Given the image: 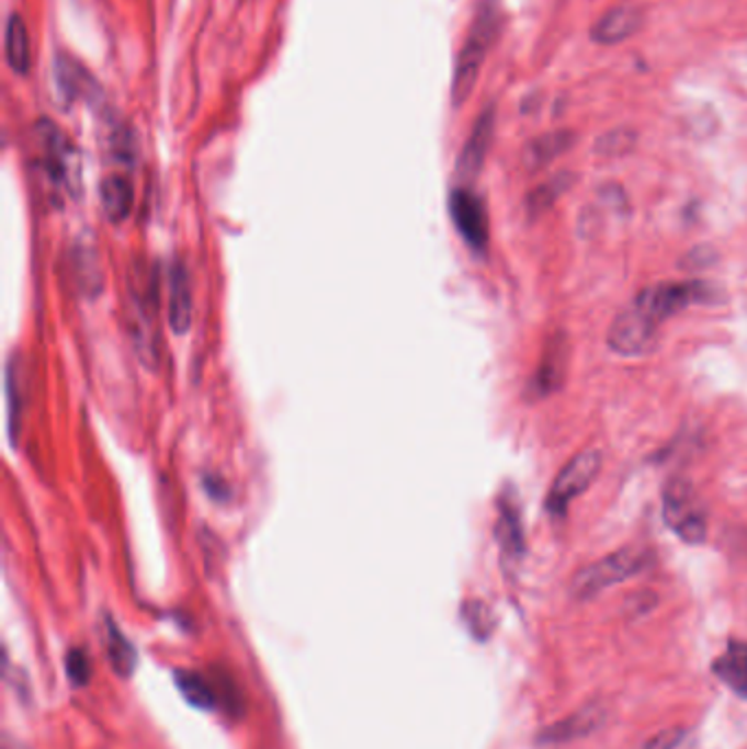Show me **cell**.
<instances>
[{
	"instance_id": "obj_1",
	"label": "cell",
	"mask_w": 747,
	"mask_h": 749,
	"mask_svg": "<svg viewBox=\"0 0 747 749\" xmlns=\"http://www.w3.org/2000/svg\"><path fill=\"white\" fill-rule=\"evenodd\" d=\"M711 296L713 285L704 281H667L649 285L614 318L608 331V344L623 358L643 355L652 349L665 320Z\"/></svg>"
},
{
	"instance_id": "obj_2",
	"label": "cell",
	"mask_w": 747,
	"mask_h": 749,
	"mask_svg": "<svg viewBox=\"0 0 747 749\" xmlns=\"http://www.w3.org/2000/svg\"><path fill=\"white\" fill-rule=\"evenodd\" d=\"M502 31V9L496 0H480L472 20V26L467 31V37L461 46L456 70L452 79V103L459 107L463 105L480 77V68L494 48L496 39Z\"/></svg>"
},
{
	"instance_id": "obj_3",
	"label": "cell",
	"mask_w": 747,
	"mask_h": 749,
	"mask_svg": "<svg viewBox=\"0 0 747 749\" xmlns=\"http://www.w3.org/2000/svg\"><path fill=\"white\" fill-rule=\"evenodd\" d=\"M654 561L656 557L649 548H641V546L621 548L603 557L601 561L590 564L584 570H579L570 583V594L579 601L595 599L603 590L645 572L647 568L654 566Z\"/></svg>"
},
{
	"instance_id": "obj_4",
	"label": "cell",
	"mask_w": 747,
	"mask_h": 749,
	"mask_svg": "<svg viewBox=\"0 0 747 749\" xmlns=\"http://www.w3.org/2000/svg\"><path fill=\"white\" fill-rule=\"evenodd\" d=\"M663 515L667 526L691 546H700L709 535V511L698 489L684 478H671L663 491Z\"/></svg>"
},
{
	"instance_id": "obj_5",
	"label": "cell",
	"mask_w": 747,
	"mask_h": 749,
	"mask_svg": "<svg viewBox=\"0 0 747 749\" xmlns=\"http://www.w3.org/2000/svg\"><path fill=\"white\" fill-rule=\"evenodd\" d=\"M603 456L599 450H584L568 461V465L555 478L546 496V513L553 520H564L573 500L579 498L601 474Z\"/></svg>"
},
{
	"instance_id": "obj_6",
	"label": "cell",
	"mask_w": 747,
	"mask_h": 749,
	"mask_svg": "<svg viewBox=\"0 0 747 749\" xmlns=\"http://www.w3.org/2000/svg\"><path fill=\"white\" fill-rule=\"evenodd\" d=\"M35 136L42 151V164L50 184L72 193L79 186V158L72 143L48 118L37 121Z\"/></svg>"
},
{
	"instance_id": "obj_7",
	"label": "cell",
	"mask_w": 747,
	"mask_h": 749,
	"mask_svg": "<svg viewBox=\"0 0 747 749\" xmlns=\"http://www.w3.org/2000/svg\"><path fill=\"white\" fill-rule=\"evenodd\" d=\"M450 215L465 243L476 252H485L489 243V217L485 202L469 189H454L450 195Z\"/></svg>"
},
{
	"instance_id": "obj_8",
	"label": "cell",
	"mask_w": 747,
	"mask_h": 749,
	"mask_svg": "<svg viewBox=\"0 0 747 749\" xmlns=\"http://www.w3.org/2000/svg\"><path fill=\"white\" fill-rule=\"evenodd\" d=\"M568 358H570L568 336L564 331L553 333L548 338V342H546L544 358H542L537 371L533 373V377H531V382L527 386V395H529L531 401L546 399V397L555 395L562 388V384L566 382Z\"/></svg>"
},
{
	"instance_id": "obj_9",
	"label": "cell",
	"mask_w": 747,
	"mask_h": 749,
	"mask_svg": "<svg viewBox=\"0 0 747 749\" xmlns=\"http://www.w3.org/2000/svg\"><path fill=\"white\" fill-rule=\"evenodd\" d=\"M496 540L502 551L505 561L518 564L527 553L522 518L511 489H507L498 500V522H496Z\"/></svg>"
},
{
	"instance_id": "obj_10",
	"label": "cell",
	"mask_w": 747,
	"mask_h": 749,
	"mask_svg": "<svg viewBox=\"0 0 747 749\" xmlns=\"http://www.w3.org/2000/svg\"><path fill=\"white\" fill-rule=\"evenodd\" d=\"M605 724V708L601 704H588L581 711L573 713L570 717L548 726L542 735H540V744L542 746H559V744H568V741H577L584 737H590L592 733H597L601 726Z\"/></svg>"
},
{
	"instance_id": "obj_11",
	"label": "cell",
	"mask_w": 747,
	"mask_h": 749,
	"mask_svg": "<svg viewBox=\"0 0 747 749\" xmlns=\"http://www.w3.org/2000/svg\"><path fill=\"white\" fill-rule=\"evenodd\" d=\"M494 127H496V110L489 105L487 110L480 112V116L476 118V125L459 156V175L465 178V180H474L483 164H485V158L489 154V147H491V140H494Z\"/></svg>"
},
{
	"instance_id": "obj_12",
	"label": "cell",
	"mask_w": 747,
	"mask_h": 749,
	"mask_svg": "<svg viewBox=\"0 0 747 749\" xmlns=\"http://www.w3.org/2000/svg\"><path fill=\"white\" fill-rule=\"evenodd\" d=\"M643 26V11L632 4H619L608 9L592 26V39L605 46L621 44L636 35Z\"/></svg>"
},
{
	"instance_id": "obj_13",
	"label": "cell",
	"mask_w": 747,
	"mask_h": 749,
	"mask_svg": "<svg viewBox=\"0 0 747 749\" xmlns=\"http://www.w3.org/2000/svg\"><path fill=\"white\" fill-rule=\"evenodd\" d=\"M193 322L191 276L182 261L173 263L169 274V325L173 333L184 336Z\"/></svg>"
},
{
	"instance_id": "obj_14",
	"label": "cell",
	"mask_w": 747,
	"mask_h": 749,
	"mask_svg": "<svg viewBox=\"0 0 747 749\" xmlns=\"http://www.w3.org/2000/svg\"><path fill=\"white\" fill-rule=\"evenodd\" d=\"M53 81H55V99L61 105H72L81 97H90L97 90L92 77L79 66L75 59L66 55H57L53 66Z\"/></svg>"
},
{
	"instance_id": "obj_15",
	"label": "cell",
	"mask_w": 747,
	"mask_h": 749,
	"mask_svg": "<svg viewBox=\"0 0 747 749\" xmlns=\"http://www.w3.org/2000/svg\"><path fill=\"white\" fill-rule=\"evenodd\" d=\"M577 143V134L573 129H553L527 143L522 151V164L527 171H540L562 154H566Z\"/></svg>"
},
{
	"instance_id": "obj_16",
	"label": "cell",
	"mask_w": 747,
	"mask_h": 749,
	"mask_svg": "<svg viewBox=\"0 0 747 749\" xmlns=\"http://www.w3.org/2000/svg\"><path fill=\"white\" fill-rule=\"evenodd\" d=\"M713 673L742 700H747V643L731 640L726 651L713 662Z\"/></svg>"
},
{
	"instance_id": "obj_17",
	"label": "cell",
	"mask_w": 747,
	"mask_h": 749,
	"mask_svg": "<svg viewBox=\"0 0 747 749\" xmlns=\"http://www.w3.org/2000/svg\"><path fill=\"white\" fill-rule=\"evenodd\" d=\"M99 202H101V211L105 213V217L112 224L125 222L132 213V206H134L132 182L121 173H112V175L103 178V182L99 186Z\"/></svg>"
},
{
	"instance_id": "obj_18",
	"label": "cell",
	"mask_w": 747,
	"mask_h": 749,
	"mask_svg": "<svg viewBox=\"0 0 747 749\" xmlns=\"http://www.w3.org/2000/svg\"><path fill=\"white\" fill-rule=\"evenodd\" d=\"M4 57L15 75H26L31 68V39L20 13H11L4 26Z\"/></svg>"
},
{
	"instance_id": "obj_19",
	"label": "cell",
	"mask_w": 747,
	"mask_h": 749,
	"mask_svg": "<svg viewBox=\"0 0 747 749\" xmlns=\"http://www.w3.org/2000/svg\"><path fill=\"white\" fill-rule=\"evenodd\" d=\"M4 401H7V434L9 441L15 443L20 434L22 419V373L15 358L7 362L4 368Z\"/></svg>"
},
{
	"instance_id": "obj_20",
	"label": "cell",
	"mask_w": 747,
	"mask_h": 749,
	"mask_svg": "<svg viewBox=\"0 0 747 749\" xmlns=\"http://www.w3.org/2000/svg\"><path fill=\"white\" fill-rule=\"evenodd\" d=\"M573 182H575V175L570 171H559L551 180H546L544 184L533 189L527 197L529 215L540 217L546 211H551L557 204V200L573 186Z\"/></svg>"
},
{
	"instance_id": "obj_21",
	"label": "cell",
	"mask_w": 747,
	"mask_h": 749,
	"mask_svg": "<svg viewBox=\"0 0 747 749\" xmlns=\"http://www.w3.org/2000/svg\"><path fill=\"white\" fill-rule=\"evenodd\" d=\"M176 682L182 695L197 708H213L219 702L217 689L213 680H208L206 676H200L193 671H178Z\"/></svg>"
},
{
	"instance_id": "obj_22",
	"label": "cell",
	"mask_w": 747,
	"mask_h": 749,
	"mask_svg": "<svg viewBox=\"0 0 747 749\" xmlns=\"http://www.w3.org/2000/svg\"><path fill=\"white\" fill-rule=\"evenodd\" d=\"M105 651H107V660H110L112 669L116 671V676L127 678V676L134 673V669H136V651H134L132 643L112 623H107Z\"/></svg>"
},
{
	"instance_id": "obj_23",
	"label": "cell",
	"mask_w": 747,
	"mask_h": 749,
	"mask_svg": "<svg viewBox=\"0 0 747 749\" xmlns=\"http://www.w3.org/2000/svg\"><path fill=\"white\" fill-rule=\"evenodd\" d=\"M463 621L476 640H487L496 627V619L483 601H467L463 605Z\"/></svg>"
},
{
	"instance_id": "obj_24",
	"label": "cell",
	"mask_w": 747,
	"mask_h": 749,
	"mask_svg": "<svg viewBox=\"0 0 747 749\" xmlns=\"http://www.w3.org/2000/svg\"><path fill=\"white\" fill-rule=\"evenodd\" d=\"M636 140H638V134L634 129L619 127V129H612V132L603 134L597 140L595 151L599 156H605V158H619V156L630 154L636 147Z\"/></svg>"
},
{
	"instance_id": "obj_25",
	"label": "cell",
	"mask_w": 747,
	"mask_h": 749,
	"mask_svg": "<svg viewBox=\"0 0 747 749\" xmlns=\"http://www.w3.org/2000/svg\"><path fill=\"white\" fill-rule=\"evenodd\" d=\"M641 749H695V733L687 728H671L649 739Z\"/></svg>"
},
{
	"instance_id": "obj_26",
	"label": "cell",
	"mask_w": 747,
	"mask_h": 749,
	"mask_svg": "<svg viewBox=\"0 0 747 749\" xmlns=\"http://www.w3.org/2000/svg\"><path fill=\"white\" fill-rule=\"evenodd\" d=\"M66 673L75 686H83L90 680V660L81 649H72L66 656Z\"/></svg>"
},
{
	"instance_id": "obj_27",
	"label": "cell",
	"mask_w": 747,
	"mask_h": 749,
	"mask_svg": "<svg viewBox=\"0 0 747 749\" xmlns=\"http://www.w3.org/2000/svg\"><path fill=\"white\" fill-rule=\"evenodd\" d=\"M711 261H715V250L709 246H702V248H693L684 257L682 265L684 268H706V265H711Z\"/></svg>"
},
{
	"instance_id": "obj_28",
	"label": "cell",
	"mask_w": 747,
	"mask_h": 749,
	"mask_svg": "<svg viewBox=\"0 0 747 749\" xmlns=\"http://www.w3.org/2000/svg\"><path fill=\"white\" fill-rule=\"evenodd\" d=\"M4 749H9V748H4Z\"/></svg>"
}]
</instances>
